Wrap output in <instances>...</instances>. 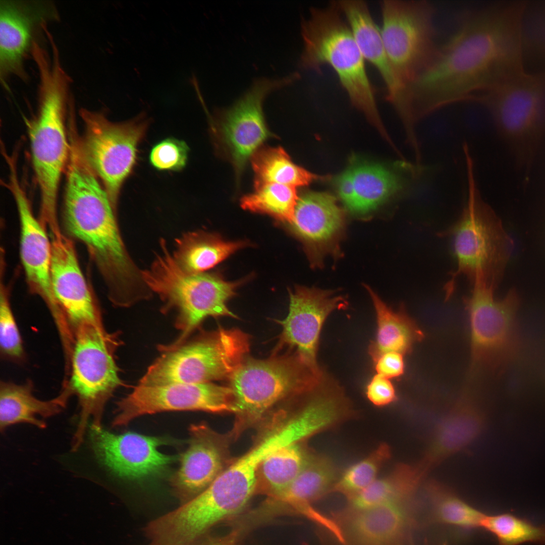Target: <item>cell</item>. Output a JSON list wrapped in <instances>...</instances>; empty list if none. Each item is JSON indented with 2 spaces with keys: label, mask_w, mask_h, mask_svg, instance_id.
I'll list each match as a JSON object with an SVG mask.
<instances>
[{
  "label": "cell",
  "mask_w": 545,
  "mask_h": 545,
  "mask_svg": "<svg viewBox=\"0 0 545 545\" xmlns=\"http://www.w3.org/2000/svg\"><path fill=\"white\" fill-rule=\"evenodd\" d=\"M346 301L330 291L297 287L290 292L289 313L277 322L282 332L276 349L287 346L313 372H323L317 361L319 336L328 316L337 309H344Z\"/></svg>",
  "instance_id": "cell-19"
},
{
  "label": "cell",
  "mask_w": 545,
  "mask_h": 545,
  "mask_svg": "<svg viewBox=\"0 0 545 545\" xmlns=\"http://www.w3.org/2000/svg\"><path fill=\"white\" fill-rule=\"evenodd\" d=\"M380 6L386 50L410 88L438 49L434 41L435 7L425 0H383Z\"/></svg>",
  "instance_id": "cell-11"
},
{
  "label": "cell",
  "mask_w": 545,
  "mask_h": 545,
  "mask_svg": "<svg viewBox=\"0 0 545 545\" xmlns=\"http://www.w3.org/2000/svg\"><path fill=\"white\" fill-rule=\"evenodd\" d=\"M189 435L188 447L171 480L180 505L204 491L224 470L222 446L216 434L205 425L192 424Z\"/></svg>",
  "instance_id": "cell-24"
},
{
  "label": "cell",
  "mask_w": 545,
  "mask_h": 545,
  "mask_svg": "<svg viewBox=\"0 0 545 545\" xmlns=\"http://www.w3.org/2000/svg\"><path fill=\"white\" fill-rule=\"evenodd\" d=\"M345 16L365 60L379 73L386 88V99L394 107L404 127L412 123L409 87L402 80L386 50L380 30L366 3L361 0L339 1Z\"/></svg>",
  "instance_id": "cell-22"
},
{
  "label": "cell",
  "mask_w": 545,
  "mask_h": 545,
  "mask_svg": "<svg viewBox=\"0 0 545 545\" xmlns=\"http://www.w3.org/2000/svg\"><path fill=\"white\" fill-rule=\"evenodd\" d=\"M376 313L377 332L369 347L373 361L383 354L395 352L405 354L413 345L424 338V334L415 321L402 309L389 307L371 289L367 287Z\"/></svg>",
  "instance_id": "cell-29"
},
{
  "label": "cell",
  "mask_w": 545,
  "mask_h": 545,
  "mask_svg": "<svg viewBox=\"0 0 545 545\" xmlns=\"http://www.w3.org/2000/svg\"><path fill=\"white\" fill-rule=\"evenodd\" d=\"M1 275L0 289V350L5 358L21 362L25 354L22 338L10 305L8 290Z\"/></svg>",
  "instance_id": "cell-38"
},
{
  "label": "cell",
  "mask_w": 545,
  "mask_h": 545,
  "mask_svg": "<svg viewBox=\"0 0 545 545\" xmlns=\"http://www.w3.org/2000/svg\"><path fill=\"white\" fill-rule=\"evenodd\" d=\"M419 483L413 466L400 465L350 498L351 508L355 512L387 503H405Z\"/></svg>",
  "instance_id": "cell-32"
},
{
  "label": "cell",
  "mask_w": 545,
  "mask_h": 545,
  "mask_svg": "<svg viewBox=\"0 0 545 545\" xmlns=\"http://www.w3.org/2000/svg\"><path fill=\"white\" fill-rule=\"evenodd\" d=\"M63 224L85 247L118 306L141 299L148 289L124 245L108 196L80 149L71 148L67 166Z\"/></svg>",
  "instance_id": "cell-2"
},
{
  "label": "cell",
  "mask_w": 545,
  "mask_h": 545,
  "mask_svg": "<svg viewBox=\"0 0 545 545\" xmlns=\"http://www.w3.org/2000/svg\"><path fill=\"white\" fill-rule=\"evenodd\" d=\"M483 423L480 410L467 398H461L436 428L423 458L414 466L420 478L471 443L480 433Z\"/></svg>",
  "instance_id": "cell-25"
},
{
  "label": "cell",
  "mask_w": 545,
  "mask_h": 545,
  "mask_svg": "<svg viewBox=\"0 0 545 545\" xmlns=\"http://www.w3.org/2000/svg\"><path fill=\"white\" fill-rule=\"evenodd\" d=\"M36 66L39 76L38 107L27 126L33 168L40 193L38 219L49 233L54 234L61 231L58 197L70 154L65 115L72 99V80L58 57L41 59Z\"/></svg>",
  "instance_id": "cell-3"
},
{
  "label": "cell",
  "mask_w": 545,
  "mask_h": 545,
  "mask_svg": "<svg viewBox=\"0 0 545 545\" xmlns=\"http://www.w3.org/2000/svg\"><path fill=\"white\" fill-rule=\"evenodd\" d=\"M410 516L404 503H390L355 511L347 532L355 545H396L405 534Z\"/></svg>",
  "instance_id": "cell-27"
},
{
  "label": "cell",
  "mask_w": 545,
  "mask_h": 545,
  "mask_svg": "<svg viewBox=\"0 0 545 545\" xmlns=\"http://www.w3.org/2000/svg\"><path fill=\"white\" fill-rule=\"evenodd\" d=\"M337 480L331 460L322 456H309L294 481L267 503L274 512L289 507L303 515L311 503L332 489Z\"/></svg>",
  "instance_id": "cell-28"
},
{
  "label": "cell",
  "mask_w": 545,
  "mask_h": 545,
  "mask_svg": "<svg viewBox=\"0 0 545 545\" xmlns=\"http://www.w3.org/2000/svg\"><path fill=\"white\" fill-rule=\"evenodd\" d=\"M92 448L98 460L120 477L139 479L157 475L175 460L160 452L161 438L128 432L115 434L102 426H90Z\"/></svg>",
  "instance_id": "cell-20"
},
{
  "label": "cell",
  "mask_w": 545,
  "mask_h": 545,
  "mask_svg": "<svg viewBox=\"0 0 545 545\" xmlns=\"http://www.w3.org/2000/svg\"><path fill=\"white\" fill-rule=\"evenodd\" d=\"M50 238L52 289L73 334L84 325H102L96 300L82 271L72 239L63 232Z\"/></svg>",
  "instance_id": "cell-21"
},
{
  "label": "cell",
  "mask_w": 545,
  "mask_h": 545,
  "mask_svg": "<svg viewBox=\"0 0 545 545\" xmlns=\"http://www.w3.org/2000/svg\"><path fill=\"white\" fill-rule=\"evenodd\" d=\"M377 374L388 378L400 376L404 371L403 354L389 352L379 356L373 361Z\"/></svg>",
  "instance_id": "cell-41"
},
{
  "label": "cell",
  "mask_w": 545,
  "mask_h": 545,
  "mask_svg": "<svg viewBox=\"0 0 545 545\" xmlns=\"http://www.w3.org/2000/svg\"><path fill=\"white\" fill-rule=\"evenodd\" d=\"M342 14L337 2L325 8L310 9L309 17L301 23L300 64L318 72L325 65L331 67L352 103L383 132L365 60Z\"/></svg>",
  "instance_id": "cell-5"
},
{
  "label": "cell",
  "mask_w": 545,
  "mask_h": 545,
  "mask_svg": "<svg viewBox=\"0 0 545 545\" xmlns=\"http://www.w3.org/2000/svg\"><path fill=\"white\" fill-rule=\"evenodd\" d=\"M366 395L368 400L377 407L388 405L397 399L395 389L389 379L378 374L368 384Z\"/></svg>",
  "instance_id": "cell-40"
},
{
  "label": "cell",
  "mask_w": 545,
  "mask_h": 545,
  "mask_svg": "<svg viewBox=\"0 0 545 545\" xmlns=\"http://www.w3.org/2000/svg\"><path fill=\"white\" fill-rule=\"evenodd\" d=\"M289 226L311 260L317 262L336 246L343 231L344 217L333 196L307 191L299 197Z\"/></svg>",
  "instance_id": "cell-23"
},
{
  "label": "cell",
  "mask_w": 545,
  "mask_h": 545,
  "mask_svg": "<svg viewBox=\"0 0 545 545\" xmlns=\"http://www.w3.org/2000/svg\"><path fill=\"white\" fill-rule=\"evenodd\" d=\"M324 377L314 372L295 353L263 360L246 358L229 378L238 426L258 421L286 398L308 394Z\"/></svg>",
  "instance_id": "cell-8"
},
{
  "label": "cell",
  "mask_w": 545,
  "mask_h": 545,
  "mask_svg": "<svg viewBox=\"0 0 545 545\" xmlns=\"http://www.w3.org/2000/svg\"><path fill=\"white\" fill-rule=\"evenodd\" d=\"M467 179L466 201L460 217L441 233L452 239L456 268L444 288L449 299L457 279L467 277L495 289L505 264L512 253V242L492 208L483 200L475 178L473 158L464 153Z\"/></svg>",
  "instance_id": "cell-4"
},
{
  "label": "cell",
  "mask_w": 545,
  "mask_h": 545,
  "mask_svg": "<svg viewBox=\"0 0 545 545\" xmlns=\"http://www.w3.org/2000/svg\"><path fill=\"white\" fill-rule=\"evenodd\" d=\"M390 456L389 446L380 444L368 456L348 467L336 480L332 490L352 498L377 478L379 469Z\"/></svg>",
  "instance_id": "cell-36"
},
{
  "label": "cell",
  "mask_w": 545,
  "mask_h": 545,
  "mask_svg": "<svg viewBox=\"0 0 545 545\" xmlns=\"http://www.w3.org/2000/svg\"><path fill=\"white\" fill-rule=\"evenodd\" d=\"M465 300L471 333L472 370L490 364L502 356L512 340L518 299L512 291L501 300L494 288L472 285Z\"/></svg>",
  "instance_id": "cell-17"
},
{
  "label": "cell",
  "mask_w": 545,
  "mask_h": 545,
  "mask_svg": "<svg viewBox=\"0 0 545 545\" xmlns=\"http://www.w3.org/2000/svg\"><path fill=\"white\" fill-rule=\"evenodd\" d=\"M437 493L432 499V514L437 521L466 529L480 527L484 513L452 494Z\"/></svg>",
  "instance_id": "cell-37"
},
{
  "label": "cell",
  "mask_w": 545,
  "mask_h": 545,
  "mask_svg": "<svg viewBox=\"0 0 545 545\" xmlns=\"http://www.w3.org/2000/svg\"><path fill=\"white\" fill-rule=\"evenodd\" d=\"M480 527L493 534L499 545H545V525H536L509 513L484 514Z\"/></svg>",
  "instance_id": "cell-35"
},
{
  "label": "cell",
  "mask_w": 545,
  "mask_h": 545,
  "mask_svg": "<svg viewBox=\"0 0 545 545\" xmlns=\"http://www.w3.org/2000/svg\"><path fill=\"white\" fill-rule=\"evenodd\" d=\"M70 362V377L64 384L78 398L80 419L72 448L81 444L89 420L101 426L107 401L122 384L113 356L114 343L102 325L87 324L77 329Z\"/></svg>",
  "instance_id": "cell-9"
},
{
  "label": "cell",
  "mask_w": 545,
  "mask_h": 545,
  "mask_svg": "<svg viewBox=\"0 0 545 545\" xmlns=\"http://www.w3.org/2000/svg\"><path fill=\"white\" fill-rule=\"evenodd\" d=\"M431 167L404 162L396 169L370 164L354 165L335 181L344 204L352 213L365 215L388 199L418 190L432 173Z\"/></svg>",
  "instance_id": "cell-16"
},
{
  "label": "cell",
  "mask_w": 545,
  "mask_h": 545,
  "mask_svg": "<svg viewBox=\"0 0 545 545\" xmlns=\"http://www.w3.org/2000/svg\"><path fill=\"white\" fill-rule=\"evenodd\" d=\"M251 160L254 173V186L277 183L296 188L322 178L294 164L281 147L259 149Z\"/></svg>",
  "instance_id": "cell-31"
},
{
  "label": "cell",
  "mask_w": 545,
  "mask_h": 545,
  "mask_svg": "<svg viewBox=\"0 0 545 545\" xmlns=\"http://www.w3.org/2000/svg\"><path fill=\"white\" fill-rule=\"evenodd\" d=\"M205 535L190 545H236L235 537L232 535L223 538L205 537Z\"/></svg>",
  "instance_id": "cell-42"
},
{
  "label": "cell",
  "mask_w": 545,
  "mask_h": 545,
  "mask_svg": "<svg viewBox=\"0 0 545 545\" xmlns=\"http://www.w3.org/2000/svg\"><path fill=\"white\" fill-rule=\"evenodd\" d=\"M188 151L184 141L167 138L153 146L149 155L150 162L158 170H181L186 166Z\"/></svg>",
  "instance_id": "cell-39"
},
{
  "label": "cell",
  "mask_w": 545,
  "mask_h": 545,
  "mask_svg": "<svg viewBox=\"0 0 545 545\" xmlns=\"http://www.w3.org/2000/svg\"><path fill=\"white\" fill-rule=\"evenodd\" d=\"M161 242L160 253L141 275L149 290L178 311V325L181 333L174 343L164 348L169 351L178 348L205 317H237L227 302L243 281L228 282L215 273H187L179 267L165 242Z\"/></svg>",
  "instance_id": "cell-6"
},
{
  "label": "cell",
  "mask_w": 545,
  "mask_h": 545,
  "mask_svg": "<svg viewBox=\"0 0 545 545\" xmlns=\"http://www.w3.org/2000/svg\"><path fill=\"white\" fill-rule=\"evenodd\" d=\"M265 507H266V508L267 510L268 511V512H270V513H273V512H274V511H272V509H271V508H270V507H269V505H268V503H266V504L265 505ZM312 507V506H311V507H310V508H309V509H308V510H307L306 511V512H305V513H304V514L303 515L304 516H305V514H306V513L307 512V511H308V510H309V509H310V508H311Z\"/></svg>",
  "instance_id": "cell-43"
},
{
  "label": "cell",
  "mask_w": 545,
  "mask_h": 545,
  "mask_svg": "<svg viewBox=\"0 0 545 545\" xmlns=\"http://www.w3.org/2000/svg\"><path fill=\"white\" fill-rule=\"evenodd\" d=\"M175 411L233 412L232 391L229 387L211 382L158 386L138 384L118 402L112 425L125 426L144 415Z\"/></svg>",
  "instance_id": "cell-14"
},
{
  "label": "cell",
  "mask_w": 545,
  "mask_h": 545,
  "mask_svg": "<svg viewBox=\"0 0 545 545\" xmlns=\"http://www.w3.org/2000/svg\"><path fill=\"white\" fill-rule=\"evenodd\" d=\"M248 335L220 328L187 345L167 351L148 368L140 385L200 384L228 378L246 358Z\"/></svg>",
  "instance_id": "cell-10"
},
{
  "label": "cell",
  "mask_w": 545,
  "mask_h": 545,
  "mask_svg": "<svg viewBox=\"0 0 545 545\" xmlns=\"http://www.w3.org/2000/svg\"><path fill=\"white\" fill-rule=\"evenodd\" d=\"M525 1L495 2L464 12L457 28L410 86L421 121L525 71L522 22Z\"/></svg>",
  "instance_id": "cell-1"
},
{
  "label": "cell",
  "mask_w": 545,
  "mask_h": 545,
  "mask_svg": "<svg viewBox=\"0 0 545 545\" xmlns=\"http://www.w3.org/2000/svg\"><path fill=\"white\" fill-rule=\"evenodd\" d=\"M59 16L49 1H0V79L5 89L11 77L27 80L25 61L49 23L59 20Z\"/></svg>",
  "instance_id": "cell-15"
},
{
  "label": "cell",
  "mask_w": 545,
  "mask_h": 545,
  "mask_svg": "<svg viewBox=\"0 0 545 545\" xmlns=\"http://www.w3.org/2000/svg\"><path fill=\"white\" fill-rule=\"evenodd\" d=\"M299 77L293 73L279 78H258L232 106L217 112L211 120L217 149L233 166L237 185L249 159L264 141L275 136L265 121L264 100Z\"/></svg>",
  "instance_id": "cell-12"
},
{
  "label": "cell",
  "mask_w": 545,
  "mask_h": 545,
  "mask_svg": "<svg viewBox=\"0 0 545 545\" xmlns=\"http://www.w3.org/2000/svg\"><path fill=\"white\" fill-rule=\"evenodd\" d=\"M300 443L286 446L269 455L261 463L257 485L271 498L279 495L297 477L309 456Z\"/></svg>",
  "instance_id": "cell-33"
},
{
  "label": "cell",
  "mask_w": 545,
  "mask_h": 545,
  "mask_svg": "<svg viewBox=\"0 0 545 545\" xmlns=\"http://www.w3.org/2000/svg\"><path fill=\"white\" fill-rule=\"evenodd\" d=\"M84 125L79 144L85 159L104 185L115 210L121 186L136 162L137 146L147 128L136 119L124 123L109 121L101 112L81 108Z\"/></svg>",
  "instance_id": "cell-13"
},
{
  "label": "cell",
  "mask_w": 545,
  "mask_h": 545,
  "mask_svg": "<svg viewBox=\"0 0 545 545\" xmlns=\"http://www.w3.org/2000/svg\"><path fill=\"white\" fill-rule=\"evenodd\" d=\"M29 381L22 384L1 382L0 385V428L1 431L19 423L31 424L40 428L46 427L42 420L59 413L72 395L64 387L63 391L49 400L37 399Z\"/></svg>",
  "instance_id": "cell-26"
},
{
  "label": "cell",
  "mask_w": 545,
  "mask_h": 545,
  "mask_svg": "<svg viewBox=\"0 0 545 545\" xmlns=\"http://www.w3.org/2000/svg\"><path fill=\"white\" fill-rule=\"evenodd\" d=\"M253 193L244 196L240 205L245 210L267 214L291 224L299 198L296 188L277 183L255 186Z\"/></svg>",
  "instance_id": "cell-34"
},
{
  "label": "cell",
  "mask_w": 545,
  "mask_h": 545,
  "mask_svg": "<svg viewBox=\"0 0 545 545\" xmlns=\"http://www.w3.org/2000/svg\"><path fill=\"white\" fill-rule=\"evenodd\" d=\"M490 114L517 164L529 169L545 132V70L524 71L474 97Z\"/></svg>",
  "instance_id": "cell-7"
},
{
  "label": "cell",
  "mask_w": 545,
  "mask_h": 545,
  "mask_svg": "<svg viewBox=\"0 0 545 545\" xmlns=\"http://www.w3.org/2000/svg\"><path fill=\"white\" fill-rule=\"evenodd\" d=\"M246 246V242L226 241L217 234L197 231L177 240L173 256L184 271L198 274L212 268Z\"/></svg>",
  "instance_id": "cell-30"
},
{
  "label": "cell",
  "mask_w": 545,
  "mask_h": 545,
  "mask_svg": "<svg viewBox=\"0 0 545 545\" xmlns=\"http://www.w3.org/2000/svg\"><path fill=\"white\" fill-rule=\"evenodd\" d=\"M15 200L19 216L20 255L29 292L40 297L47 306L57 327L64 326L65 316L54 296L51 280V246L46 230L33 212L26 193L18 179L17 170L9 171L7 184Z\"/></svg>",
  "instance_id": "cell-18"
}]
</instances>
